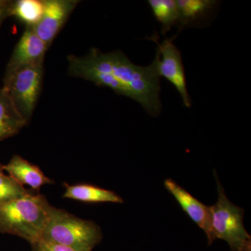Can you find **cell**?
<instances>
[{
  "label": "cell",
  "instance_id": "6da1fadb",
  "mask_svg": "<svg viewBox=\"0 0 251 251\" xmlns=\"http://www.w3.org/2000/svg\"><path fill=\"white\" fill-rule=\"evenodd\" d=\"M69 73L74 77L108 87L119 95L138 102L149 115L161 114V81L152 63L138 66L121 51L102 52L92 48L83 57L70 55Z\"/></svg>",
  "mask_w": 251,
  "mask_h": 251
},
{
  "label": "cell",
  "instance_id": "7a4b0ae2",
  "mask_svg": "<svg viewBox=\"0 0 251 251\" xmlns=\"http://www.w3.org/2000/svg\"><path fill=\"white\" fill-rule=\"evenodd\" d=\"M52 205L41 193L0 203V232L17 236L31 244L42 236Z\"/></svg>",
  "mask_w": 251,
  "mask_h": 251
},
{
  "label": "cell",
  "instance_id": "3957f363",
  "mask_svg": "<svg viewBox=\"0 0 251 251\" xmlns=\"http://www.w3.org/2000/svg\"><path fill=\"white\" fill-rule=\"evenodd\" d=\"M41 238L80 251H92L101 242L103 233L94 221L52 206Z\"/></svg>",
  "mask_w": 251,
  "mask_h": 251
},
{
  "label": "cell",
  "instance_id": "277c9868",
  "mask_svg": "<svg viewBox=\"0 0 251 251\" xmlns=\"http://www.w3.org/2000/svg\"><path fill=\"white\" fill-rule=\"evenodd\" d=\"M214 174L219 193L217 202L210 206L214 240H224L232 251H251V237L244 226V210L229 201L216 172Z\"/></svg>",
  "mask_w": 251,
  "mask_h": 251
},
{
  "label": "cell",
  "instance_id": "5b68a950",
  "mask_svg": "<svg viewBox=\"0 0 251 251\" xmlns=\"http://www.w3.org/2000/svg\"><path fill=\"white\" fill-rule=\"evenodd\" d=\"M44 63L31 64L5 75L4 85L16 108L27 122L35 109L42 84Z\"/></svg>",
  "mask_w": 251,
  "mask_h": 251
},
{
  "label": "cell",
  "instance_id": "8992f818",
  "mask_svg": "<svg viewBox=\"0 0 251 251\" xmlns=\"http://www.w3.org/2000/svg\"><path fill=\"white\" fill-rule=\"evenodd\" d=\"M175 38V36L171 39H166L162 43L158 41L156 34L149 38L158 46L156 57L152 64L158 76L164 77L174 86L179 94L184 106L191 108L192 101L187 90L182 56L173 42Z\"/></svg>",
  "mask_w": 251,
  "mask_h": 251
},
{
  "label": "cell",
  "instance_id": "52a82bcc",
  "mask_svg": "<svg viewBox=\"0 0 251 251\" xmlns=\"http://www.w3.org/2000/svg\"><path fill=\"white\" fill-rule=\"evenodd\" d=\"M44 11L40 21L31 27L50 47L78 4L75 0H43Z\"/></svg>",
  "mask_w": 251,
  "mask_h": 251
},
{
  "label": "cell",
  "instance_id": "ba28073f",
  "mask_svg": "<svg viewBox=\"0 0 251 251\" xmlns=\"http://www.w3.org/2000/svg\"><path fill=\"white\" fill-rule=\"evenodd\" d=\"M165 188L174 196L183 210L187 214L198 227L204 231L207 237L209 245L214 242L212 227H211V206H206L193 197L184 188L172 179L164 181Z\"/></svg>",
  "mask_w": 251,
  "mask_h": 251
},
{
  "label": "cell",
  "instance_id": "9c48e42d",
  "mask_svg": "<svg viewBox=\"0 0 251 251\" xmlns=\"http://www.w3.org/2000/svg\"><path fill=\"white\" fill-rule=\"evenodd\" d=\"M48 49L49 47L36 34L33 28L26 27L13 51L6 66L5 75L14 72L19 68L44 63Z\"/></svg>",
  "mask_w": 251,
  "mask_h": 251
},
{
  "label": "cell",
  "instance_id": "30bf717a",
  "mask_svg": "<svg viewBox=\"0 0 251 251\" xmlns=\"http://www.w3.org/2000/svg\"><path fill=\"white\" fill-rule=\"evenodd\" d=\"M179 31L204 25L214 14L219 4L216 0H176Z\"/></svg>",
  "mask_w": 251,
  "mask_h": 251
},
{
  "label": "cell",
  "instance_id": "8fae6325",
  "mask_svg": "<svg viewBox=\"0 0 251 251\" xmlns=\"http://www.w3.org/2000/svg\"><path fill=\"white\" fill-rule=\"evenodd\" d=\"M4 170L20 184L27 185L34 192L39 193L44 185L54 184L53 180L46 176L39 167L18 155H14L7 164L4 165Z\"/></svg>",
  "mask_w": 251,
  "mask_h": 251
},
{
  "label": "cell",
  "instance_id": "7c38bea8",
  "mask_svg": "<svg viewBox=\"0 0 251 251\" xmlns=\"http://www.w3.org/2000/svg\"><path fill=\"white\" fill-rule=\"evenodd\" d=\"M4 87L0 88V140L17 135L27 125Z\"/></svg>",
  "mask_w": 251,
  "mask_h": 251
},
{
  "label": "cell",
  "instance_id": "4fadbf2b",
  "mask_svg": "<svg viewBox=\"0 0 251 251\" xmlns=\"http://www.w3.org/2000/svg\"><path fill=\"white\" fill-rule=\"evenodd\" d=\"M63 198L87 203H124L123 198L114 191L88 184H65Z\"/></svg>",
  "mask_w": 251,
  "mask_h": 251
},
{
  "label": "cell",
  "instance_id": "5bb4252c",
  "mask_svg": "<svg viewBox=\"0 0 251 251\" xmlns=\"http://www.w3.org/2000/svg\"><path fill=\"white\" fill-rule=\"evenodd\" d=\"M44 11L43 0L13 1L10 16H14L26 27H34L40 21Z\"/></svg>",
  "mask_w": 251,
  "mask_h": 251
},
{
  "label": "cell",
  "instance_id": "9a60e30c",
  "mask_svg": "<svg viewBox=\"0 0 251 251\" xmlns=\"http://www.w3.org/2000/svg\"><path fill=\"white\" fill-rule=\"evenodd\" d=\"M148 4L157 21L161 25V33L165 35L176 26L178 13L175 0H149Z\"/></svg>",
  "mask_w": 251,
  "mask_h": 251
},
{
  "label": "cell",
  "instance_id": "2e32d148",
  "mask_svg": "<svg viewBox=\"0 0 251 251\" xmlns=\"http://www.w3.org/2000/svg\"><path fill=\"white\" fill-rule=\"evenodd\" d=\"M32 191L26 189L9 175L0 173V203L22 198Z\"/></svg>",
  "mask_w": 251,
  "mask_h": 251
},
{
  "label": "cell",
  "instance_id": "e0dca14e",
  "mask_svg": "<svg viewBox=\"0 0 251 251\" xmlns=\"http://www.w3.org/2000/svg\"><path fill=\"white\" fill-rule=\"evenodd\" d=\"M31 251H80L74 248L40 239L30 244Z\"/></svg>",
  "mask_w": 251,
  "mask_h": 251
},
{
  "label": "cell",
  "instance_id": "ac0fdd59",
  "mask_svg": "<svg viewBox=\"0 0 251 251\" xmlns=\"http://www.w3.org/2000/svg\"><path fill=\"white\" fill-rule=\"evenodd\" d=\"M13 1L0 0V29L5 20L10 16Z\"/></svg>",
  "mask_w": 251,
  "mask_h": 251
},
{
  "label": "cell",
  "instance_id": "d6986e66",
  "mask_svg": "<svg viewBox=\"0 0 251 251\" xmlns=\"http://www.w3.org/2000/svg\"><path fill=\"white\" fill-rule=\"evenodd\" d=\"M4 165L0 164V173H4Z\"/></svg>",
  "mask_w": 251,
  "mask_h": 251
}]
</instances>
